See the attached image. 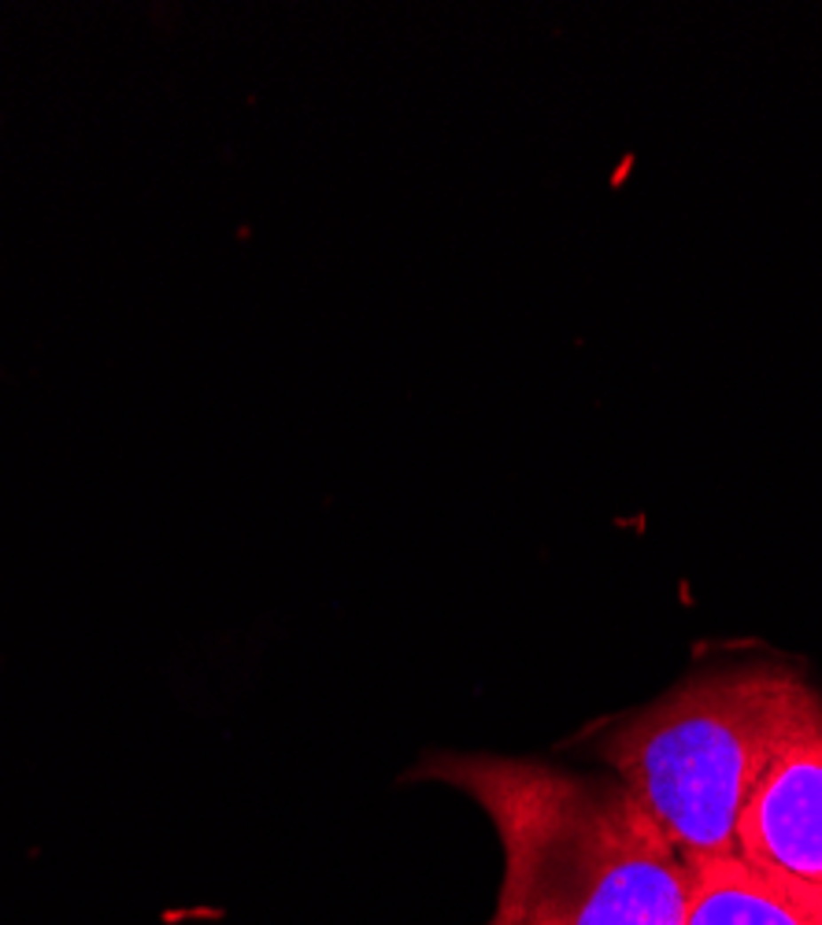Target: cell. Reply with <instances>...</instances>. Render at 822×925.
I'll use <instances>...</instances> for the list:
<instances>
[{"mask_svg": "<svg viewBox=\"0 0 822 925\" xmlns=\"http://www.w3.org/2000/svg\"><path fill=\"white\" fill-rule=\"evenodd\" d=\"M474 800L504 877L486 925H685L689 867L619 777L434 751L411 773Z\"/></svg>", "mask_w": 822, "mask_h": 925, "instance_id": "cell-1", "label": "cell"}, {"mask_svg": "<svg viewBox=\"0 0 822 925\" xmlns=\"http://www.w3.org/2000/svg\"><path fill=\"white\" fill-rule=\"evenodd\" d=\"M822 729V696L789 666L708 670L607 733L600 755L682 859L737 855V818L771 763Z\"/></svg>", "mask_w": 822, "mask_h": 925, "instance_id": "cell-2", "label": "cell"}, {"mask_svg": "<svg viewBox=\"0 0 822 925\" xmlns=\"http://www.w3.org/2000/svg\"><path fill=\"white\" fill-rule=\"evenodd\" d=\"M737 855L755 870L822 885V729L789 744L737 818Z\"/></svg>", "mask_w": 822, "mask_h": 925, "instance_id": "cell-3", "label": "cell"}, {"mask_svg": "<svg viewBox=\"0 0 822 925\" xmlns=\"http://www.w3.org/2000/svg\"><path fill=\"white\" fill-rule=\"evenodd\" d=\"M685 925H811L793 903L782 877L755 870L741 855L685 859Z\"/></svg>", "mask_w": 822, "mask_h": 925, "instance_id": "cell-4", "label": "cell"}, {"mask_svg": "<svg viewBox=\"0 0 822 925\" xmlns=\"http://www.w3.org/2000/svg\"><path fill=\"white\" fill-rule=\"evenodd\" d=\"M782 881H786L793 903L800 907V914H804L811 925H822V885H804V881H793V877H782Z\"/></svg>", "mask_w": 822, "mask_h": 925, "instance_id": "cell-5", "label": "cell"}]
</instances>
